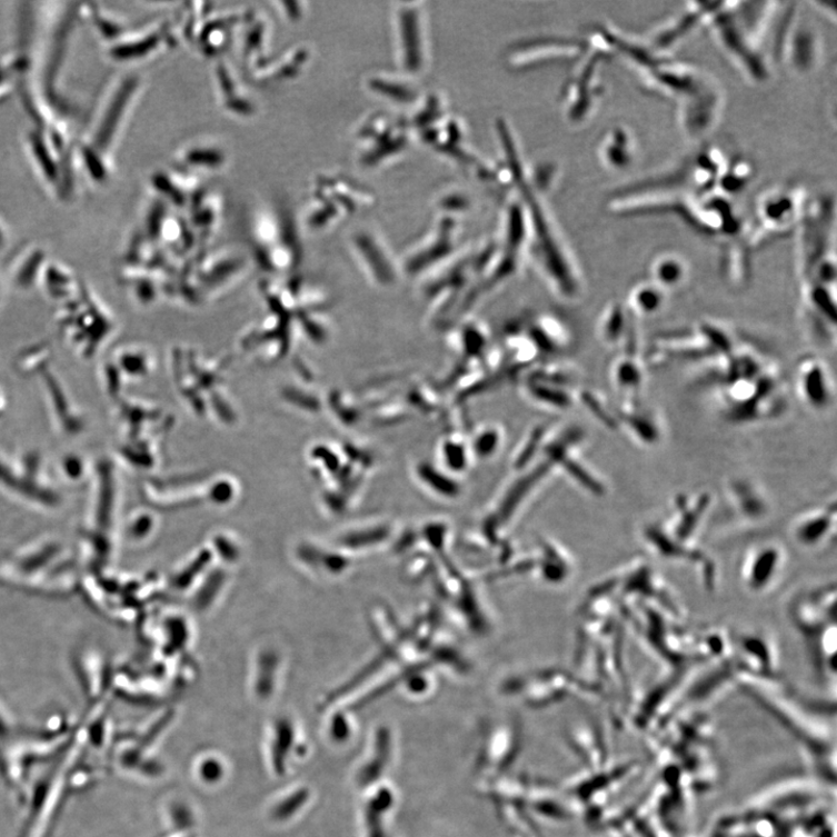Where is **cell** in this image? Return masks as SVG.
Returning a JSON list of instances; mask_svg holds the SVG:
<instances>
[{
    "label": "cell",
    "mask_w": 837,
    "mask_h": 837,
    "mask_svg": "<svg viewBox=\"0 0 837 837\" xmlns=\"http://www.w3.org/2000/svg\"><path fill=\"white\" fill-rule=\"evenodd\" d=\"M217 74L225 109L239 116H250L253 112V106L239 92L235 79L223 63H219Z\"/></svg>",
    "instance_id": "cell-11"
},
{
    "label": "cell",
    "mask_w": 837,
    "mask_h": 837,
    "mask_svg": "<svg viewBox=\"0 0 837 837\" xmlns=\"http://www.w3.org/2000/svg\"><path fill=\"white\" fill-rule=\"evenodd\" d=\"M399 59L402 68L417 73L427 63V42L422 11L412 7L400 8L396 16Z\"/></svg>",
    "instance_id": "cell-6"
},
{
    "label": "cell",
    "mask_w": 837,
    "mask_h": 837,
    "mask_svg": "<svg viewBox=\"0 0 837 837\" xmlns=\"http://www.w3.org/2000/svg\"><path fill=\"white\" fill-rule=\"evenodd\" d=\"M199 775L202 780L215 783L222 776V766L217 759L207 758L200 764Z\"/></svg>",
    "instance_id": "cell-17"
},
{
    "label": "cell",
    "mask_w": 837,
    "mask_h": 837,
    "mask_svg": "<svg viewBox=\"0 0 837 837\" xmlns=\"http://www.w3.org/2000/svg\"><path fill=\"white\" fill-rule=\"evenodd\" d=\"M654 275L656 281L661 283V289L680 283L684 269L680 262L674 259H665L655 265Z\"/></svg>",
    "instance_id": "cell-15"
},
{
    "label": "cell",
    "mask_w": 837,
    "mask_h": 837,
    "mask_svg": "<svg viewBox=\"0 0 837 837\" xmlns=\"http://www.w3.org/2000/svg\"><path fill=\"white\" fill-rule=\"evenodd\" d=\"M297 743V733L290 720L275 723L269 739V760L276 775L287 774L288 758Z\"/></svg>",
    "instance_id": "cell-9"
},
{
    "label": "cell",
    "mask_w": 837,
    "mask_h": 837,
    "mask_svg": "<svg viewBox=\"0 0 837 837\" xmlns=\"http://www.w3.org/2000/svg\"><path fill=\"white\" fill-rule=\"evenodd\" d=\"M793 538L807 549H817L834 540L836 535V502H827L799 516L793 525Z\"/></svg>",
    "instance_id": "cell-7"
},
{
    "label": "cell",
    "mask_w": 837,
    "mask_h": 837,
    "mask_svg": "<svg viewBox=\"0 0 837 837\" xmlns=\"http://www.w3.org/2000/svg\"><path fill=\"white\" fill-rule=\"evenodd\" d=\"M711 505L708 494L679 496L667 512L649 522L642 532L646 546L655 556L692 567L709 591L717 588L718 568L700 547L699 539Z\"/></svg>",
    "instance_id": "cell-1"
},
{
    "label": "cell",
    "mask_w": 837,
    "mask_h": 837,
    "mask_svg": "<svg viewBox=\"0 0 837 837\" xmlns=\"http://www.w3.org/2000/svg\"><path fill=\"white\" fill-rule=\"evenodd\" d=\"M446 458L450 467L460 469L465 465V451L459 445L448 444L446 446Z\"/></svg>",
    "instance_id": "cell-18"
},
{
    "label": "cell",
    "mask_w": 837,
    "mask_h": 837,
    "mask_svg": "<svg viewBox=\"0 0 837 837\" xmlns=\"http://www.w3.org/2000/svg\"><path fill=\"white\" fill-rule=\"evenodd\" d=\"M798 388L811 408L825 409L831 401L829 373L818 360H807L799 366Z\"/></svg>",
    "instance_id": "cell-8"
},
{
    "label": "cell",
    "mask_w": 837,
    "mask_h": 837,
    "mask_svg": "<svg viewBox=\"0 0 837 837\" xmlns=\"http://www.w3.org/2000/svg\"><path fill=\"white\" fill-rule=\"evenodd\" d=\"M185 167L193 169H220L226 163L223 150L212 146H192L183 151Z\"/></svg>",
    "instance_id": "cell-12"
},
{
    "label": "cell",
    "mask_w": 837,
    "mask_h": 837,
    "mask_svg": "<svg viewBox=\"0 0 837 837\" xmlns=\"http://www.w3.org/2000/svg\"><path fill=\"white\" fill-rule=\"evenodd\" d=\"M424 476H428L430 478H435L436 479L435 474L432 471H430L429 469H426V471L424 472ZM436 481H437V479H436ZM449 487H450L449 485H446V480L444 478H441V477L438 476V485H437L436 488H439L440 490H444V491L447 490V492H448L449 491Z\"/></svg>",
    "instance_id": "cell-21"
},
{
    "label": "cell",
    "mask_w": 837,
    "mask_h": 837,
    "mask_svg": "<svg viewBox=\"0 0 837 837\" xmlns=\"http://www.w3.org/2000/svg\"><path fill=\"white\" fill-rule=\"evenodd\" d=\"M786 568V552L774 541L753 545L741 558L740 578L745 588L755 595L766 594L781 579Z\"/></svg>",
    "instance_id": "cell-3"
},
{
    "label": "cell",
    "mask_w": 837,
    "mask_h": 837,
    "mask_svg": "<svg viewBox=\"0 0 837 837\" xmlns=\"http://www.w3.org/2000/svg\"><path fill=\"white\" fill-rule=\"evenodd\" d=\"M536 393H537L538 397L549 396V399H550V395H551V393L549 395L548 390H545V389H539L538 391H536ZM552 396L554 397H552L551 401H554L557 405H562V403H566L568 401L565 396L557 395L555 392H552Z\"/></svg>",
    "instance_id": "cell-20"
},
{
    "label": "cell",
    "mask_w": 837,
    "mask_h": 837,
    "mask_svg": "<svg viewBox=\"0 0 837 837\" xmlns=\"http://www.w3.org/2000/svg\"><path fill=\"white\" fill-rule=\"evenodd\" d=\"M526 205L531 210L532 226H535V235L537 238V245L539 253L544 262L550 271L555 281L561 286L567 292L571 293L575 290V281L571 275L570 268L564 257L560 246L557 245L556 238L552 235L551 226H548L546 212L544 209L537 206V199L532 196L531 191H524Z\"/></svg>",
    "instance_id": "cell-5"
},
{
    "label": "cell",
    "mask_w": 837,
    "mask_h": 837,
    "mask_svg": "<svg viewBox=\"0 0 837 837\" xmlns=\"http://www.w3.org/2000/svg\"><path fill=\"white\" fill-rule=\"evenodd\" d=\"M371 90L396 101H410L413 98V89L399 80L387 79L385 76H373L369 81Z\"/></svg>",
    "instance_id": "cell-13"
},
{
    "label": "cell",
    "mask_w": 837,
    "mask_h": 837,
    "mask_svg": "<svg viewBox=\"0 0 837 837\" xmlns=\"http://www.w3.org/2000/svg\"><path fill=\"white\" fill-rule=\"evenodd\" d=\"M634 307L640 312L652 313L662 307V290L644 287L634 292Z\"/></svg>",
    "instance_id": "cell-16"
},
{
    "label": "cell",
    "mask_w": 837,
    "mask_h": 837,
    "mask_svg": "<svg viewBox=\"0 0 837 837\" xmlns=\"http://www.w3.org/2000/svg\"><path fill=\"white\" fill-rule=\"evenodd\" d=\"M392 794L389 790H378L371 795L365 806L366 837H390L385 818L392 806Z\"/></svg>",
    "instance_id": "cell-10"
},
{
    "label": "cell",
    "mask_w": 837,
    "mask_h": 837,
    "mask_svg": "<svg viewBox=\"0 0 837 837\" xmlns=\"http://www.w3.org/2000/svg\"><path fill=\"white\" fill-rule=\"evenodd\" d=\"M789 617L800 634L808 657L823 678L835 676L836 586L801 591L789 606Z\"/></svg>",
    "instance_id": "cell-2"
},
{
    "label": "cell",
    "mask_w": 837,
    "mask_h": 837,
    "mask_svg": "<svg viewBox=\"0 0 837 837\" xmlns=\"http://www.w3.org/2000/svg\"><path fill=\"white\" fill-rule=\"evenodd\" d=\"M360 161L366 166H376L380 161L401 155L408 146L409 132L403 122L388 117H375L361 127Z\"/></svg>",
    "instance_id": "cell-4"
},
{
    "label": "cell",
    "mask_w": 837,
    "mask_h": 837,
    "mask_svg": "<svg viewBox=\"0 0 837 837\" xmlns=\"http://www.w3.org/2000/svg\"><path fill=\"white\" fill-rule=\"evenodd\" d=\"M309 800V793L303 789L295 790L277 801L271 810V818L277 823L288 821Z\"/></svg>",
    "instance_id": "cell-14"
},
{
    "label": "cell",
    "mask_w": 837,
    "mask_h": 837,
    "mask_svg": "<svg viewBox=\"0 0 837 837\" xmlns=\"http://www.w3.org/2000/svg\"><path fill=\"white\" fill-rule=\"evenodd\" d=\"M496 441L497 436L495 434H486L478 440L477 448L481 454H488L495 448Z\"/></svg>",
    "instance_id": "cell-19"
}]
</instances>
